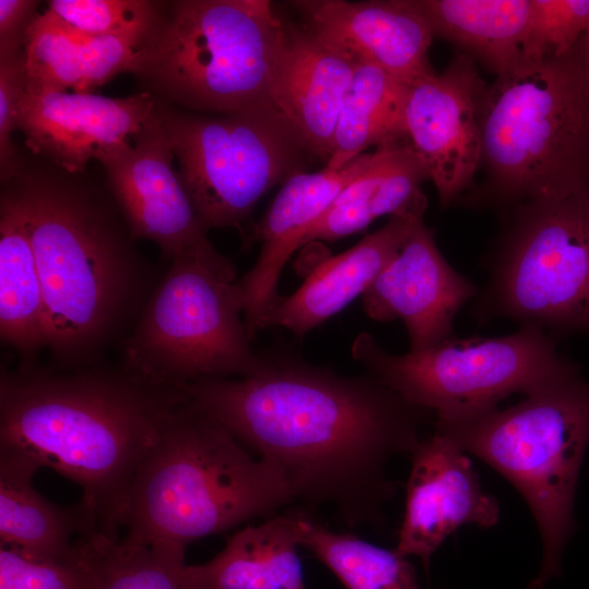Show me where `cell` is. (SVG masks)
I'll return each mask as SVG.
<instances>
[{"instance_id":"1","label":"cell","mask_w":589,"mask_h":589,"mask_svg":"<svg viewBox=\"0 0 589 589\" xmlns=\"http://www.w3.org/2000/svg\"><path fill=\"white\" fill-rule=\"evenodd\" d=\"M286 480L296 502L328 507L349 528L375 526L396 486L388 462L411 454L434 414L372 374L346 376L285 354L252 375L181 386Z\"/></svg>"},{"instance_id":"2","label":"cell","mask_w":589,"mask_h":589,"mask_svg":"<svg viewBox=\"0 0 589 589\" xmlns=\"http://www.w3.org/2000/svg\"><path fill=\"white\" fill-rule=\"evenodd\" d=\"M187 398L122 365L2 366L0 449L73 481L97 532L119 539L137 473Z\"/></svg>"},{"instance_id":"3","label":"cell","mask_w":589,"mask_h":589,"mask_svg":"<svg viewBox=\"0 0 589 589\" xmlns=\"http://www.w3.org/2000/svg\"><path fill=\"white\" fill-rule=\"evenodd\" d=\"M64 171L21 170L7 185L19 201L45 301L52 368L99 364L134 326L151 271L119 212Z\"/></svg>"},{"instance_id":"4","label":"cell","mask_w":589,"mask_h":589,"mask_svg":"<svg viewBox=\"0 0 589 589\" xmlns=\"http://www.w3.org/2000/svg\"><path fill=\"white\" fill-rule=\"evenodd\" d=\"M294 502L272 465L187 398L137 473L119 539L187 548Z\"/></svg>"},{"instance_id":"5","label":"cell","mask_w":589,"mask_h":589,"mask_svg":"<svg viewBox=\"0 0 589 589\" xmlns=\"http://www.w3.org/2000/svg\"><path fill=\"white\" fill-rule=\"evenodd\" d=\"M482 136L484 180L459 204L501 211L589 185V64L574 48L496 76Z\"/></svg>"},{"instance_id":"6","label":"cell","mask_w":589,"mask_h":589,"mask_svg":"<svg viewBox=\"0 0 589 589\" xmlns=\"http://www.w3.org/2000/svg\"><path fill=\"white\" fill-rule=\"evenodd\" d=\"M449 437L505 477L527 502L542 540V567L528 589L560 575L561 554L575 531L574 498L589 445V381L569 360L506 409L434 419Z\"/></svg>"},{"instance_id":"7","label":"cell","mask_w":589,"mask_h":589,"mask_svg":"<svg viewBox=\"0 0 589 589\" xmlns=\"http://www.w3.org/2000/svg\"><path fill=\"white\" fill-rule=\"evenodd\" d=\"M285 27L268 0L172 1L134 74L192 111L244 110L267 101Z\"/></svg>"},{"instance_id":"8","label":"cell","mask_w":589,"mask_h":589,"mask_svg":"<svg viewBox=\"0 0 589 589\" xmlns=\"http://www.w3.org/2000/svg\"><path fill=\"white\" fill-rule=\"evenodd\" d=\"M501 213L502 228L482 259L489 277L472 318L538 326L556 340L589 335V185Z\"/></svg>"},{"instance_id":"9","label":"cell","mask_w":589,"mask_h":589,"mask_svg":"<svg viewBox=\"0 0 589 589\" xmlns=\"http://www.w3.org/2000/svg\"><path fill=\"white\" fill-rule=\"evenodd\" d=\"M235 283L232 261L173 259L122 344L121 365L172 386L254 374L263 356L250 346Z\"/></svg>"},{"instance_id":"10","label":"cell","mask_w":589,"mask_h":589,"mask_svg":"<svg viewBox=\"0 0 589 589\" xmlns=\"http://www.w3.org/2000/svg\"><path fill=\"white\" fill-rule=\"evenodd\" d=\"M178 173L207 232L245 224L275 184L302 171L310 156L268 101L217 116L187 113L159 100Z\"/></svg>"},{"instance_id":"11","label":"cell","mask_w":589,"mask_h":589,"mask_svg":"<svg viewBox=\"0 0 589 589\" xmlns=\"http://www.w3.org/2000/svg\"><path fill=\"white\" fill-rule=\"evenodd\" d=\"M538 326L522 325L498 337H450L422 351L395 354L369 333L351 347L353 359L410 404L435 419L453 420L493 408L508 396H524L570 359Z\"/></svg>"},{"instance_id":"12","label":"cell","mask_w":589,"mask_h":589,"mask_svg":"<svg viewBox=\"0 0 589 589\" xmlns=\"http://www.w3.org/2000/svg\"><path fill=\"white\" fill-rule=\"evenodd\" d=\"M173 159L158 100L154 116L131 144L100 160L132 239L155 242L170 262L184 255L229 261L207 239Z\"/></svg>"},{"instance_id":"13","label":"cell","mask_w":589,"mask_h":589,"mask_svg":"<svg viewBox=\"0 0 589 589\" xmlns=\"http://www.w3.org/2000/svg\"><path fill=\"white\" fill-rule=\"evenodd\" d=\"M486 91L477 63L460 52L443 72L407 86V140L425 164L443 208L472 190L482 159Z\"/></svg>"},{"instance_id":"14","label":"cell","mask_w":589,"mask_h":589,"mask_svg":"<svg viewBox=\"0 0 589 589\" xmlns=\"http://www.w3.org/2000/svg\"><path fill=\"white\" fill-rule=\"evenodd\" d=\"M157 105L151 92L111 98L26 88L19 129L33 153L67 173L80 175L92 158L100 161L131 144Z\"/></svg>"},{"instance_id":"15","label":"cell","mask_w":589,"mask_h":589,"mask_svg":"<svg viewBox=\"0 0 589 589\" xmlns=\"http://www.w3.org/2000/svg\"><path fill=\"white\" fill-rule=\"evenodd\" d=\"M404 519L394 551L418 556L425 567L444 540L464 525L492 527L500 518L466 452L434 430L410 454Z\"/></svg>"},{"instance_id":"16","label":"cell","mask_w":589,"mask_h":589,"mask_svg":"<svg viewBox=\"0 0 589 589\" xmlns=\"http://www.w3.org/2000/svg\"><path fill=\"white\" fill-rule=\"evenodd\" d=\"M479 290L448 264L422 218L364 292L362 305L374 321L400 318L410 351H422L453 337L456 314Z\"/></svg>"},{"instance_id":"17","label":"cell","mask_w":589,"mask_h":589,"mask_svg":"<svg viewBox=\"0 0 589 589\" xmlns=\"http://www.w3.org/2000/svg\"><path fill=\"white\" fill-rule=\"evenodd\" d=\"M363 153L339 169L298 171L287 178L261 221L253 239L262 243L253 267L235 283L244 324L251 340L261 330L265 314L276 303L281 271L292 253L303 245L310 229L325 214L339 193L370 164Z\"/></svg>"},{"instance_id":"18","label":"cell","mask_w":589,"mask_h":589,"mask_svg":"<svg viewBox=\"0 0 589 589\" xmlns=\"http://www.w3.org/2000/svg\"><path fill=\"white\" fill-rule=\"evenodd\" d=\"M291 5L324 41L407 86L434 72L429 61L433 35L410 0H299Z\"/></svg>"},{"instance_id":"19","label":"cell","mask_w":589,"mask_h":589,"mask_svg":"<svg viewBox=\"0 0 589 589\" xmlns=\"http://www.w3.org/2000/svg\"><path fill=\"white\" fill-rule=\"evenodd\" d=\"M358 61L304 24L286 23L267 101L298 135L310 156L329 159L344 97Z\"/></svg>"},{"instance_id":"20","label":"cell","mask_w":589,"mask_h":589,"mask_svg":"<svg viewBox=\"0 0 589 589\" xmlns=\"http://www.w3.org/2000/svg\"><path fill=\"white\" fill-rule=\"evenodd\" d=\"M426 204V196L420 192L382 228L322 262L294 292L279 297L263 317L261 330L283 326L304 336L363 296L423 218Z\"/></svg>"},{"instance_id":"21","label":"cell","mask_w":589,"mask_h":589,"mask_svg":"<svg viewBox=\"0 0 589 589\" xmlns=\"http://www.w3.org/2000/svg\"><path fill=\"white\" fill-rule=\"evenodd\" d=\"M39 469L28 457L0 449V543L35 557L67 558L97 530L80 501L58 505L35 489Z\"/></svg>"},{"instance_id":"22","label":"cell","mask_w":589,"mask_h":589,"mask_svg":"<svg viewBox=\"0 0 589 589\" xmlns=\"http://www.w3.org/2000/svg\"><path fill=\"white\" fill-rule=\"evenodd\" d=\"M301 513L247 525L208 562L191 565L200 589H306L298 554Z\"/></svg>"},{"instance_id":"23","label":"cell","mask_w":589,"mask_h":589,"mask_svg":"<svg viewBox=\"0 0 589 589\" xmlns=\"http://www.w3.org/2000/svg\"><path fill=\"white\" fill-rule=\"evenodd\" d=\"M433 38L453 45L496 76L525 64L531 0H410Z\"/></svg>"},{"instance_id":"24","label":"cell","mask_w":589,"mask_h":589,"mask_svg":"<svg viewBox=\"0 0 589 589\" xmlns=\"http://www.w3.org/2000/svg\"><path fill=\"white\" fill-rule=\"evenodd\" d=\"M430 181L428 168L408 141L380 146L368 167L335 199L303 244L333 242L406 207Z\"/></svg>"},{"instance_id":"25","label":"cell","mask_w":589,"mask_h":589,"mask_svg":"<svg viewBox=\"0 0 589 589\" xmlns=\"http://www.w3.org/2000/svg\"><path fill=\"white\" fill-rule=\"evenodd\" d=\"M0 336L36 364L45 348V301L37 262L17 199L7 185L0 202Z\"/></svg>"},{"instance_id":"26","label":"cell","mask_w":589,"mask_h":589,"mask_svg":"<svg viewBox=\"0 0 589 589\" xmlns=\"http://www.w3.org/2000/svg\"><path fill=\"white\" fill-rule=\"evenodd\" d=\"M407 85L381 68L358 62L342 100L326 167L339 169L369 147L408 141Z\"/></svg>"},{"instance_id":"27","label":"cell","mask_w":589,"mask_h":589,"mask_svg":"<svg viewBox=\"0 0 589 589\" xmlns=\"http://www.w3.org/2000/svg\"><path fill=\"white\" fill-rule=\"evenodd\" d=\"M301 546L327 566L346 589H422L407 557L351 532H338L301 513Z\"/></svg>"},{"instance_id":"28","label":"cell","mask_w":589,"mask_h":589,"mask_svg":"<svg viewBox=\"0 0 589 589\" xmlns=\"http://www.w3.org/2000/svg\"><path fill=\"white\" fill-rule=\"evenodd\" d=\"M84 549L93 589H200L184 546L131 545L98 533L84 539Z\"/></svg>"},{"instance_id":"29","label":"cell","mask_w":589,"mask_h":589,"mask_svg":"<svg viewBox=\"0 0 589 589\" xmlns=\"http://www.w3.org/2000/svg\"><path fill=\"white\" fill-rule=\"evenodd\" d=\"M86 36L51 10L37 14L24 43L26 88L83 93L82 44Z\"/></svg>"},{"instance_id":"30","label":"cell","mask_w":589,"mask_h":589,"mask_svg":"<svg viewBox=\"0 0 589 589\" xmlns=\"http://www.w3.org/2000/svg\"><path fill=\"white\" fill-rule=\"evenodd\" d=\"M49 10L81 34L123 38L140 49L163 17L160 5L145 0H52Z\"/></svg>"},{"instance_id":"31","label":"cell","mask_w":589,"mask_h":589,"mask_svg":"<svg viewBox=\"0 0 589 589\" xmlns=\"http://www.w3.org/2000/svg\"><path fill=\"white\" fill-rule=\"evenodd\" d=\"M589 24V0H531L525 63L570 52Z\"/></svg>"},{"instance_id":"32","label":"cell","mask_w":589,"mask_h":589,"mask_svg":"<svg viewBox=\"0 0 589 589\" xmlns=\"http://www.w3.org/2000/svg\"><path fill=\"white\" fill-rule=\"evenodd\" d=\"M67 558H43L0 545V589H93V572L84 549Z\"/></svg>"},{"instance_id":"33","label":"cell","mask_w":589,"mask_h":589,"mask_svg":"<svg viewBox=\"0 0 589 589\" xmlns=\"http://www.w3.org/2000/svg\"><path fill=\"white\" fill-rule=\"evenodd\" d=\"M24 51L0 59V176L5 184L22 169L21 157L12 142L19 129L21 104L26 89Z\"/></svg>"},{"instance_id":"34","label":"cell","mask_w":589,"mask_h":589,"mask_svg":"<svg viewBox=\"0 0 589 589\" xmlns=\"http://www.w3.org/2000/svg\"><path fill=\"white\" fill-rule=\"evenodd\" d=\"M38 1L0 0V59L24 51L26 33L37 16Z\"/></svg>"},{"instance_id":"35","label":"cell","mask_w":589,"mask_h":589,"mask_svg":"<svg viewBox=\"0 0 589 589\" xmlns=\"http://www.w3.org/2000/svg\"><path fill=\"white\" fill-rule=\"evenodd\" d=\"M574 48L589 64V24Z\"/></svg>"}]
</instances>
